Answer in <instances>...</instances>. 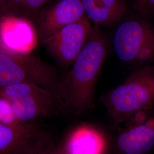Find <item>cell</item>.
<instances>
[{"label":"cell","instance_id":"2e32d148","mask_svg":"<svg viewBox=\"0 0 154 154\" xmlns=\"http://www.w3.org/2000/svg\"><path fill=\"white\" fill-rule=\"evenodd\" d=\"M134 9L139 13L147 16L154 14V0H131Z\"/></svg>","mask_w":154,"mask_h":154},{"label":"cell","instance_id":"9c48e42d","mask_svg":"<svg viewBox=\"0 0 154 154\" xmlns=\"http://www.w3.org/2000/svg\"><path fill=\"white\" fill-rule=\"evenodd\" d=\"M50 143L34 123L0 124V154H38Z\"/></svg>","mask_w":154,"mask_h":154},{"label":"cell","instance_id":"30bf717a","mask_svg":"<svg viewBox=\"0 0 154 154\" xmlns=\"http://www.w3.org/2000/svg\"><path fill=\"white\" fill-rule=\"evenodd\" d=\"M114 154H149L154 149V112L140 125L123 127L113 141Z\"/></svg>","mask_w":154,"mask_h":154},{"label":"cell","instance_id":"8992f818","mask_svg":"<svg viewBox=\"0 0 154 154\" xmlns=\"http://www.w3.org/2000/svg\"><path fill=\"white\" fill-rule=\"evenodd\" d=\"M93 28L85 17L62 28L42 44L57 62L62 66H71L88 42Z\"/></svg>","mask_w":154,"mask_h":154},{"label":"cell","instance_id":"5b68a950","mask_svg":"<svg viewBox=\"0 0 154 154\" xmlns=\"http://www.w3.org/2000/svg\"><path fill=\"white\" fill-rule=\"evenodd\" d=\"M112 45L117 57L129 63L154 60V29L140 20H128L116 29Z\"/></svg>","mask_w":154,"mask_h":154},{"label":"cell","instance_id":"7a4b0ae2","mask_svg":"<svg viewBox=\"0 0 154 154\" xmlns=\"http://www.w3.org/2000/svg\"><path fill=\"white\" fill-rule=\"evenodd\" d=\"M100 101L116 126L138 112L154 110V66L135 70L123 83L103 94Z\"/></svg>","mask_w":154,"mask_h":154},{"label":"cell","instance_id":"9a60e30c","mask_svg":"<svg viewBox=\"0 0 154 154\" xmlns=\"http://www.w3.org/2000/svg\"><path fill=\"white\" fill-rule=\"evenodd\" d=\"M26 0H8L3 16L10 15L24 17Z\"/></svg>","mask_w":154,"mask_h":154},{"label":"cell","instance_id":"e0dca14e","mask_svg":"<svg viewBox=\"0 0 154 154\" xmlns=\"http://www.w3.org/2000/svg\"><path fill=\"white\" fill-rule=\"evenodd\" d=\"M38 154H67L62 146H56L49 143Z\"/></svg>","mask_w":154,"mask_h":154},{"label":"cell","instance_id":"ac0fdd59","mask_svg":"<svg viewBox=\"0 0 154 154\" xmlns=\"http://www.w3.org/2000/svg\"><path fill=\"white\" fill-rule=\"evenodd\" d=\"M8 0H0V16L4 15Z\"/></svg>","mask_w":154,"mask_h":154},{"label":"cell","instance_id":"5bb4252c","mask_svg":"<svg viewBox=\"0 0 154 154\" xmlns=\"http://www.w3.org/2000/svg\"><path fill=\"white\" fill-rule=\"evenodd\" d=\"M50 0H26L24 17L32 20L34 16L47 5Z\"/></svg>","mask_w":154,"mask_h":154},{"label":"cell","instance_id":"7c38bea8","mask_svg":"<svg viewBox=\"0 0 154 154\" xmlns=\"http://www.w3.org/2000/svg\"><path fill=\"white\" fill-rule=\"evenodd\" d=\"M85 15L94 25L110 26L119 22L127 11L125 0H81Z\"/></svg>","mask_w":154,"mask_h":154},{"label":"cell","instance_id":"ba28073f","mask_svg":"<svg viewBox=\"0 0 154 154\" xmlns=\"http://www.w3.org/2000/svg\"><path fill=\"white\" fill-rule=\"evenodd\" d=\"M38 41L32 20L10 15L0 16V52L13 54H30Z\"/></svg>","mask_w":154,"mask_h":154},{"label":"cell","instance_id":"277c9868","mask_svg":"<svg viewBox=\"0 0 154 154\" xmlns=\"http://www.w3.org/2000/svg\"><path fill=\"white\" fill-rule=\"evenodd\" d=\"M59 82L57 70L38 57L31 54L0 52V86L33 83L49 90L58 97Z\"/></svg>","mask_w":154,"mask_h":154},{"label":"cell","instance_id":"3957f363","mask_svg":"<svg viewBox=\"0 0 154 154\" xmlns=\"http://www.w3.org/2000/svg\"><path fill=\"white\" fill-rule=\"evenodd\" d=\"M0 97L9 101L21 123H34L66 111L55 94L35 84L22 83L0 86Z\"/></svg>","mask_w":154,"mask_h":154},{"label":"cell","instance_id":"4fadbf2b","mask_svg":"<svg viewBox=\"0 0 154 154\" xmlns=\"http://www.w3.org/2000/svg\"><path fill=\"white\" fill-rule=\"evenodd\" d=\"M0 124L16 126L21 123L17 119L9 101L0 97Z\"/></svg>","mask_w":154,"mask_h":154},{"label":"cell","instance_id":"52a82bcc","mask_svg":"<svg viewBox=\"0 0 154 154\" xmlns=\"http://www.w3.org/2000/svg\"><path fill=\"white\" fill-rule=\"evenodd\" d=\"M85 17L81 0H56L39 11L32 21L42 42L62 28Z\"/></svg>","mask_w":154,"mask_h":154},{"label":"cell","instance_id":"8fae6325","mask_svg":"<svg viewBox=\"0 0 154 154\" xmlns=\"http://www.w3.org/2000/svg\"><path fill=\"white\" fill-rule=\"evenodd\" d=\"M62 146L67 154H107L109 147L104 134L90 125L77 127Z\"/></svg>","mask_w":154,"mask_h":154},{"label":"cell","instance_id":"6da1fadb","mask_svg":"<svg viewBox=\"0 0 154 154\" xmlns=\"http://www.w3.org/2000/svg\"><path fill=\"white\" fill-rule=\"evenodd\" d=\"M109 53V44L99 26L93 31L72 69L60 79L58 96L66 111L80 116L93 109L100 73Z\"/></svg>","mask_w":154,"mask_h":154}]
</instances>
